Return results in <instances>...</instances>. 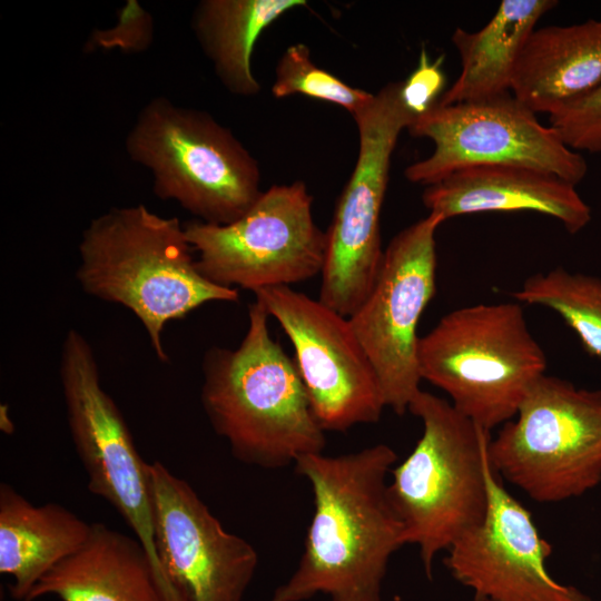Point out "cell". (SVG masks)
<instances>
[{"mask_svg":"<svg viewBox=\"0 0 601 601\" xmlns=\"http://www.w3.org/2000/svg\"><path fill=\"white\" fill-rule=\"evenodd\" d=\"M396 460L386 444L296 460V472L311 483L314 513L297 569L269 601H304L317 593L331 601H382L388 561L406 544L387 492Z\"/></svg>","mask_w":601,"mask_h":601,"instance_id":"1","label":"cell"},{"mask_svg":"<svg viewBox=\"0 0 601 601\" xmlns=\"http://www.w3.org/2000/svg\"><path fill=\"white\" fill-rule=\"evenodd\" d=\"M269 317L255 299L238 347L206 352L200 401L215 433L237 460L278 469L323 453L326 440L294 358L269 333Z\"/></svg>","mask_w":601,"mask_h":601,"instance_id":"2","label":"cell"},{"mask_svg":"<svg viewBox=\"0 0 601 601\" xmlns=\"http://www.w3.org/2000/svg\"><path fill=\"white\" fill-rule=\"evenodd\" d=\"M193 254L177 217L144 205L110 208L83 230L76 277L85 293L131 311L158 359L167 362V323L209 302L239 299L237 288L207 279Z\"/></svg>","mask_w":601,"mask_h":601,"instance_id":"3","label":"cell"},{"mask_svg":"<svg viewBox=\"0 0 601 601\" xmlns=\"http://www.w3.org/2000/svg\"><path fill=\"white\" fill-rule=\"evenodd\" d=\"M408 411L422 421L423 433L411 454L392 469L387 492L406 544L418 546L431 579L435 556L486 516L492 436L430 392L421 390Z\"/></svg>","mask_w":601,"mask_h":601,"instance_id":"4","label":"cell"},{"mask_svg":"<svg viewBox=\"0 0 601 601\" xmlns=\"http://www.w3.org/2000/svg\"><path fill=\"white\" fill-rule=\"evenodd\" d=\"M422 380L482 428L513 420L532 385L545 374L544 351L518 303L477 304L444 315L420 337Z\"/></svg>","mask_w":601,"mask_h":601,"instance_id":"5","label":"cell"},{"mask_svg":"<svg viewBox=\"0 0 601 601\" xmlns=\"http://www.w3.org/2000/svg\"><path fill=\"white\" fill-rule=\"evenodd\" d=\"M126 150L150 170L155 195L207 224L238 219L263 193L256 159L229 129L165 97L140 110Z\"/></svg>","mask_w":601,"mask_h":601,"instance_id":"6","label":"cell"},{"mask_svg":"<svg viewBox=\"0 0 601 601\" xmlns=\"http://www.w3.org/2000/svg\"><path fill=\"white\" fill-rule=\"evenodd\" d=\"M496 474L540 503L580 497L601 483V390L541 376L489 443Z\"/></svg>","mask_w":601,"mask_h":601,"instance_id":"7","label":"cell"},{"mask_svg":"<svg viewBox=\"0 0 601 601\" xmlns=\"http://www.w3.org/2000/svg\"><path fill=\"white\" fill-rule=\"evenodd\" d=\"M401 89L402 81L385 85L353 116L358 130L357 160L325 231L318 299L346 317L371 293L383 262L381 211L391 158L400 134L415 118L405 107Z\"/></svg>","mask_w":601,"mask_h":601,"instance_id":"8","label":"cell"},{"mask_svg":"<svg viewBox=\"0 0 601 601\" xmlns=\"http://www.w3.org/2000/svg\"><path fill=\"white\" fill-rule=\"evenodd\" d=\"M312 206L306 185L297 180L270 186L229 224L187 223L198 270L214 284L253 293L315 277L323 269L326 235Z\"/></svg>","mask_w":601,"mask_h":601,"instance_id":"9","label":"cell"},{"mask_svg":"<svg viewBox=\"0 0 601 601\" xmlns=\"http://www.w3.org/2000/svg\"><path fill=\"white\" fill-rule=\"evenodd\" d=\"M407 130L434 144L427 158L405 169L410 181L426 187L456 170L484 165L531 168L574 186L588 173L581 154L512 92L452 105L435 102Z\"/></svg>","mask_w":601,"mask_h":601,"instance_id":"10","label":"cell"},{"mask_svg":"<svg viewBox=\"0 0 601 601\" xmlns=\"http://www.w3.org/2000/svg\"><path fill=\"white\" fill-rule=\"evenodd\" d=\"M59 376L70 436L87 473L88 490L114 506L145 546L159 575L164 599L169 601L156 546L148 463L101 385L90 344L77 329H69L65 336Z\"/></svg>","mask_w":601,"mask_h":601,"instance_id":"11","label":"cell"},{"mask_svg":"<svg viewBox=\"0 0 601 601\" xmlns=\"http://www.w3.org/2000/svg\"><path fill=\"white\" fill-rule=\"evenodd\" d=\"M442 223L428 213L394 236L371 293L348 317L385 405L397 415L408 411L421 391L417 326L436 292L435 233Z\"/></svg>","mask_w":601,"mask_h":601,"instance_id":"12","label":"cell"},{"mask_svg":"<svg viewBox=\"0 0 601 601\" xmlns=\"http://www.w3.org/2000/svg\"><path fill=\"white\" fill-rule=\"evenodd\" d=\"M294 347V362L315 420L344 432L376 423L385 405L377 375L348 317L288 286L254 293Z\"/></svg>","mask_w":601,"mask_h":601,"instance_id":"13","label":"cell"},{"mask_svg":"<svg viewBox=\"0 0 601 601\" xmlns=\"http://www.w3.org/2000/svg\"><path fill=\"white\" fill-rule=\"evenodd\" d=\"M158 560L169 601H243L258 564L254 546L227 532L184 480L148 463Z\"/></svg>","mask_w":601,"mask_h":601,"instance_id":"14","label":"cell"},{"mask_svg":"<svg viewBox=\"0 0 601 601\" xmlns=\"http://www.w3.org/2000/svg\"><path fill=\"white\" fill-rule=\"evenodd\" d=\"M552 545L543 539L532 514L490 476V505L481 524L449 550L444 564L470 588L475 601H592L573 585L559 583L546 570Z\"/></svg>","mask_w":601,"mask_h":601,"instance_id":"15","label":"cell"},{"mask_svg":"<svg viewBox=\"0 0 601 601\" xmlns=\"http://www.w3.org/2000/svg\"><path fill=\"white\" fill-rule=\"evenodd\" d=\"M428 213L449 218L485 211H535L575 234L591 220V208L575 186L549 173L508 165L466 167L427 186Z\"/></svg>","mask_w":601,"mask_h":601,"instance_id":"16","label":"cell"},{"mask_svg":"<svg viewBox=\"0 0 601 601\" xmlns=\"http://www.w3.org/2000/svg\"><path fill=\"white\" fill-rule=\"evenodd\" d=\"M165 601L151 559L137 538L91 523L82 545L50 570L26 601Z\"/></svg>","mask_w":601,"mask_h":601,"instance_id":"17","label":"cell"},{"mask_svg":"<svg viewBox=\"0 0 601 601\" xmlns=\"http://www.w3.org/2000/svg\"><path fill=\"white\" fill-rule=\"evenodd\" d=\"M601 85V19L535 29L513 75L511 92L533 112L552 114Z\"/></svg>","mask_w":601,"mask_h":601,"instance_id":"18","label":"cell"},{"mask_svg":"<svg viewBox=\"0 0 601 601\" xmlns=\"http://www.w3.org/2000/svg\"><path fill=\"white\" fill-rule=\"evenodd\" d=\"M90 526L63 505H35L2 482L0 573L12 580V599L26 601L42 577L82 545Z\"/></svg>","mask_w":601,"mask_h":601,"instance_id":"19","label":"cell"},{"mask_svg":"<svg viewBox=\"0 0 601 601\" xmlns=\"http://www.w3.org/2000/svg\"><path fill=\"white\" fill-rule=\"evenodd\" d=\"M554 0H503L480 30L456 28L452 36L461 72L436 101L452 105L511 92L521 51L540 18Z\"/></svg>","mask_w":601,"mask_h":601,"instance_id":"20","label":"cell"},{"mask_svg":"<svg viewBox=\"0 0 601 601\" xmlns=\"http://www.w3.org/2000/svg\"><path fill=\"white\" fill-rule=\"evenodd\" d=\"M305 0H204L193 16L194 32L221 83L231 93L255 96L260 85L252 55L262 32Z\"/></svg>","mask_w":601,"mask_h":601,"instance_id":"21","label":"cell"},{"mask_svg":"<svg viewBox=\"0 0 601 601\" xmlns=\"http://www.w3.org/2000/svg\"><path fill=\"white\" fill-rule=\"evenodd\" d=\"M513 297L558 313L580 339L584 351L601 357V278L556 267L525 279Z\"/></svg>","mask_w":601,"mask_h":601,"instance_id":"22","label":"cell"},{"mask_svg":"<svg viewBox=\"0 0 601 601\" xmlns=\"http://www.w3.org/2000/svg\"><path fill=\"white\" fill-rule=\"evenodd\" d=\"M272 95L285 98L304 95L345 108L352 116L364 108L373 93L354 88L333 73L317 67L311 50L304 43L289 46L282 55L275 70Z\"/></svg>","mask_w":601,"mask_h":601,"instance_id":"23","label":"cell"},{"mask_svg":"<svg viewBox=\"0 0 601 601\" xmlns=\"http://www.w3.org/2000/svg\"><path fill=\"white\" fill-rule=\"evenodd\" d=\"M550 127L575 151H601V85L549 115Z\"/></svg>","mask_w":601,"mask_h":601,"instance_id":"24","label":"cell"},{"mask_svg":"<svg viewBox=\"0 0 601 601\" xmlns=\"http://www.w3.org/2000/svg\"><path fill=\"white\" fill-rule=\"evenodd\" d=\"M154 39L151 16L136 0H128L112 28L91 32L86 51L119 48L126 52L146 50Z\"/></svg>","mask_w":601,"mask_h":601,"instance_id":"25","label":"cell"},{"mask_svg":"<svg viewBox=\"0 0 601 601\" xmlns=\"http://www.w3.org/2000/svg\"><path fill=\"white\" fill-rule=\"evenodd\" d=\"M440 63L441 60L430 62L423 48L417 67L405 81H402V100L415 118L426 112L440 99L445 82Z\"/></svg>","mask_w":601,"mask_h":601,"instance_id":"26","label":"cell"}]
</instances>
